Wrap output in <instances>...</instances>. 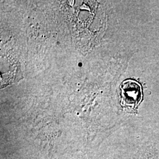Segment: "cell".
Returning <instances> with one entry per match:
<instances>
[{
	"instance_id": "6da1fadb",
	"label": "cell",
	"mask_w": 159,
	"mask_h": 159,
	"mask_svg": "<svg viewBox=\"0 0 159 159\" xmlns=\"http://www.w3.org/2000/svg\"><path fill=\"white\" fill-rule=\"evenodd\" d=\"M122 103L126 106L136 105L140 95V87L131 80L124 81L120 87Z\"/></svg>"
}]
</instances>
